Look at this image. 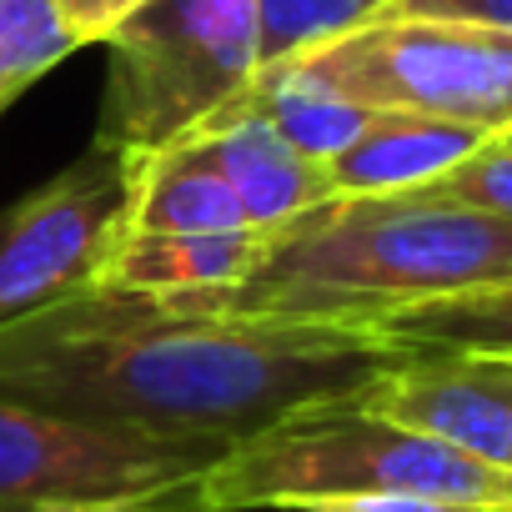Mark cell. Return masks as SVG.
I'll list each match as a JSON object with an SVG mask.
<instances>
[{
  "mask_svg": "<svg viewBox=\"0 0 512 512\" xmlns=\"http://www.w3.org/2000/svg\"><path fill=\"white\" fill-rule=\"evenodd\" d=\"M402 352L372 327L241 317L191 297L96 287L0 332V397L231 447L287 417L352 402Z\"/></svg>",
  "mask_w": 512,
  "mask_h": 512,
  "instance_id": "obj_1",
  "label": "cell"
},
{
  "mask_svg": "<svg viewBox=\"0 0 512 512\" xmlns=\"http://www.w3.org/2000/svg\"><path fill=\"white\" fill-rule=\"evenodd\" d=\"M512 282V226L432 191L327 196L267 231L241 287L191 302L241 317L372 327L387 312Z\"/></svg>",
  "mask_w": 512,
  "mask_h": 512,
  "instance_id": "obj_2",
  "label": "cell"
},
{
  "mask_svg": "<svg viewBox=\"0 0 512 512\" xmlns=\"http://www.w3.org/2000/svg\"><path fill=\"white\" fill-rule=\"evenodd\" d=\"M342 492H417L472 512H512V472L352 402L317 407L231 442L196 487V512H287Z\"/></svg>",
  "mask_w": 512,
  "mask_h": 512,
  "instance_id": "obj_3",
  "label": "cell"
},
{
  "mask_svg": "<svg viewBox=\"0 0 512 512\" xmlns=\"http://www.w3.org/2000/svg\"><path fill=\"white\" fill-rule=\"evenodd\" d=\"M96 146L151 156L211 121L262 71L256 0H146L111 36Z\"/></svg>",
  "mask_w": 512,
  "mask_h": 512,
  "instance_id": "obj_4",
  "label": "cell"
},
{
  "mask_svg": "<svg viewBox=\"0 0 512 512\" xmlns=\"http://www.w3.org/2000/svg\"><path fill=\"white\" fill-rule=\"evenodd\" d=\"M272 66L362 111L462 121L487 136L512 126V31L497 26L382 16Z\"/></svg>",
  "mask_w": 512,
  "mask_h": 512,
  "instance_id": "obj_5",
  "label": "cell"
},
{
  "mask_svg": "<svg viewBox=\"0 0 512 512\" xmlns=\"http://www.w3.org/2000/svg\"><path fill=\"white\" fill-rule=\"evenodd\" d=\"M221 452L0 397V512H196Z\"/></svg>",
  "mask_w": 512,
  "mask_h": 512,
  "instance_id": "obj_6",
  "label": "cell"
},
{
  "mask_svg": "<svg viewBox=\"0 0 512 512\" xmlns=\"http://www.w3.org/2000/svg\"><path fill=\"white\" fill-rule=\"evenodd\" d=\"M131 156L86 146L66 171L0 206V332L101 287L126 231Z\"/></svg>",
  "mask_w": 512,
  "mask_h": 512,
  "instance_id": "obj_7",
  "label": "cell"
},
{
  "mask_svg": "<svg viewBox=\"0 0 512 512\" xmlns=\"http://www.w3.org/2000/svg\"><path fill=\"white\" fill-rule=\"evenodd\" d=\"M352 407L512 472V372L502 357L407 347Z\"/></svg>",
  "mask_w": 512,
  "mask_h": 512,
  "instance_id": "obj_8",
  "label": "cell"
},
{
  "mask_svg": "<svg viewBox=\"0 0 512 512\" xmlns=\"http://www.w3.org/2000/svg\"><path fill=\"white\" fill-rule=\"evenodd\" d=\"M191 136L206 146V156L216 161L226 186L236 191V201L246 211V226H256V231H277L282 221H292V216L312 211L317 201L337 196L327 166L297 156L262 116H251V111L226 106L211 121H201Z\"/></svg>",
  "mask_w": 512,
  "mask_h": 512,
  "instance_id": "obj_9",
  "label": "cell"
},
{
  "mask_svg": "<svg viewBox=\"0 0 512 512\" xmlns=\"http://www.w3.org/2000/svg\"><path fill=\"white\" fill-rule=\"evenodd\" d=\"M267 251V231H206V236H171V231H121L111 262L101 272L106 292L136 297H191V292H226L241 287Z\"/></svg>",
  "mask_w": 512,
  "mask_h": 512,
  "instance_id": "obj_10",
  "label": "cell"
},
{
  "mask_svg": "<svg viewBox=\"0 0 512 512\" xmlns=\"http://www.w3.org/2000/svg\"><path fill=\"white\" fill-rule=\"evenodd\" d=\"M492 136L462 121H432L407 111H372L362 136L327 161L337 196H387V191H417L467 161Z\"/></svg>",
  "mask_w": 512,
  "mask_h": 512,
  "instance_id": "obj_11",
  "label": "cell"
},
{
  "mask_svg": "<svg viewBox=\"0 0 512 512\" xmlns=\"http://www.w3.org/2000/svg\"><path fill=\"white\" fill-rule=\"evenodd\" d=\"M126 231H171V236H206V231H246V211L206 146L181 136L151 156H131V206Z\"/></svg>",
  "mask_w": 512,
  "mask_h": 512,
  "instance_id": "obj_12",
  "label": "cell"
},
{
  "mask_svg": "<svg viewBox=\"0 0 512 512\" xmlns=\"http://www.w3.org/2000/svg\"><path fill=\"white\" fill-rule=\"evenodd\" d=\"M226 106L262 116L297 156H307V161H317V166L337 161V156L362 136V126H367V116H372V111H362V106H352V101H337V96H327V91L297 81V76L282 71V66H262V71L246 81V91L231 96ZM226 106H221V111H226Z\"/></svg>",
  "mask_w": 512,
  "mask_h": 512,
  "instance_id": "obj_13",
  "label": "cell"
},
{
  "mask_svg": "<svg viewBox=\"0 0 512 512\" xmlns=\"http://www.w3.org/2000/svg\"><path fill=\"white\" fill-rule=\"evenodd\" d=\"M372 332H382L402 347H422V352L502 357V352H512V282L387 312L382 322H372Z\"/></svg>",
  "mask_w": 512,
  "mask_h": 512,
  "instance_id": "obj_14",
  "label": "cell"
},
{
  "mask_svg": "<svg viewBox=\"0 0 512 512\" xmlns=\"http://www.w3.org/2000/svg\"><path fill=\"white\" fill-rule=\"evenodd\" d=\"M71 51L81 41L56 0H0V116Z\"/></svg>",
  "mask_w": 512,
  "mask_h": 512,
  "instance_id": "obj_15",
  "label": "cell"
},
{
  "mask_svg": "<svg viewBox=\"0 0 512 512\" xmlns=\"http://www.w3.org/2000/svg\"><path fill=\"white\" fill-rule=\"evenodd\" d=\"M256 6H262V66H272L382 21L397 0H256Z\"/></svg>",
  "mask_w": 512,
  "mask_h": 512,
  "instance_id": "obj_16",
  "label": "cell"
},
{
  "mask_svg": "<svg viewBox=\"0 0 512 512\" xmlns=\"http://www.w3.org/2000/svg\"><path fill=\"white\" fill-rule=\"evenodd\" d=\"M417 191H432L442 201H462V206L487 211V216L512 226V146L502 136H492L467 161H457L452 171H442L437 181H427Z\"/></svg>",
  "mask_w": 512,
  "mask_h": 512,
  "instance_id": "obj_17",
  "label": "cell"
},
{
  "mask_svg": "<svg viewBox=\"0 0 512 512\" xmlns=\"http://www.w3.org/2000/svg\"><path fill=\"white\" fill-rule=\"evenodd\" d=\"M287 512H472L457 502H437V497H417V492H342V497H312L297 502Z\"/></svg>",
  "mask_w": 512,
  "mask_h": 512,
  "instance_id": "obj_18",
  "label": "cell"
},
{
  "mask_svg": "<svg viewBox=\"0 0 512 512\" xmlns=\"http://www.w3.org/2000/svg\"><path fill=\"white\" fill-rule=\"evenodd\" d=\"M387 16H432V21H472L512 31V0H397Z\"/></svg>",
  "mask_w": 512,
  "mask_h": 512,
  "instance_id": "obj_19",
  "label": "cell"
},
{
  "mask_svg": "<svg viewBox=\"0 0 512 512\" xmlns=\"http://www.w3.org/2000/svg\"><path fill=\"white\" fill-rule=\"evenodd\" d=\"M56 6H61L66 26L76 31V41H81V46H96V41H106L136 6H146V0H56Z\"/></svg>",
  "mask_w": 512,
  "mask_h": 512,
  "instance_id": "obj_20",
  "label": "cell"
},
{
  "mask_svg": "<svg viewBox=\"0 0 512 512\" xmlns=\"http://www.w3.org/2000/svg\"><path fill=\"white\" fill-rule=\"evenodd\" d=\"M502 362H507V372H512V352H502Z\"/></svg>",
  "mask_w": 512,
  "mask_h": 512,
  "instance_id": "obj_21",
  "label": "cell"
},
{
  "mask_svg": "<svg viewBox=\"0 0 512 512\" xmlns=\"http://www.w3.org/2000/svg\"><path fill=\"white\" fill-rule=\"evenodd\" d=\"M502 141H507V146H512V126H507V131H502Z\"/></svg>",
  "mask_w": 512,
  "mask_h": 512,
  "instance_id": "obj_22",
  "label": "cell"
}]
</instances>
